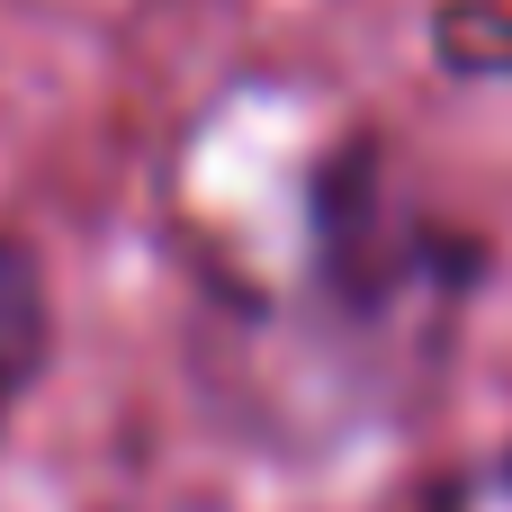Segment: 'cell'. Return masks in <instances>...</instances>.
Listing matches in <instances>:
<instances>
[{
    "label": "cell",
    "instance_id": "obj_1",
    "mask_svg": "<svg viewBox=\"0 0 512 512\" xmlns=\"http://www.w3.org/2000/svg\"><path fill=\"white\" fill-rule=\"evenodd\" d=\"M36 360H45V288H36V261L18 243H0V423L27 396Z\"/></svg>",
    "mask_w": 512,
    "mask_h": 512
},
{
    "label": "cell",
    "instance_id": "obj_2",
    "mask_svg": "<svg viewBox=\"0 0 512 512\" xmlns=\"http://www.w3.org/2000/svg\"><path fill=\"white\" fill-rule=\"evenodd\" d=\"M414 512H512V450H486V459L450 468Z\"/></svg>",
    "mask_w": 512,
    "mask_h": 512
}]
</instances>
